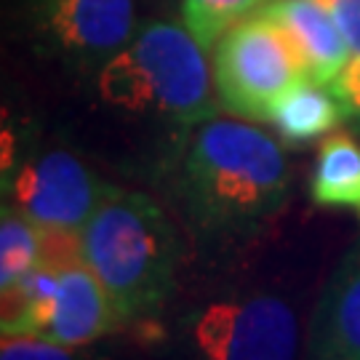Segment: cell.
I'll return each mask as SVG.
<instances>
[{"label":"cell","mask_w":360,"mask_h":360,"mask_svg":"<svg viewBox=\"0 0 360 360\" xmlns=\"http://www.w3.org/2000/svg\"><path fill=\"white\" fill-rule=\"evenodd\" d=\"M171 193L198 235L243 240L285 208L291 168L267 131L243 117H208L174 155Z\"/></svg>","instance_id":"obj_1"},{"label":"cell","mask_w":360,"mask_h":360,"mask_svg":"<svg viewBox=\"0 0 360 360\" xmlns=\"http://www.w3.org/2000/svg\"><path fill=\"white\" fill-rule=\"evenodd\" d=\"M83 254L120 321L147 318L174 294L179 240L150 195L112 187L83 227Z\"/></svg>","instance_id":"obj_2"},{"label":"cell","mask_w":360,"mask_h":360,"mask_svg":"<svg viewBox=\"0 0 360 360\" xmlns=\"http://www.w3.org/2000/svg\"><path fill=\"white\" fill-rule=\"evenodd\" d=\"M206 49L176 22H150L110 56L96 86L107 104L193 129L221 110Z\"/></svg>","instance_id":"obj_3"},{"label":"cell","mask_w":360,"mask_h":360,"mask_svg":"<svg viewBox=\"0 0 360 360\" xmlns=\"http://www.w3.org/2000/svg\"><path fill=\"white\" fill-rule=\"evenodd\" d=\"M211 72L219 107L243 120H270L272 104L304 77L288 38L262 11L221 35Z\"/></svg>","instance_id":"obj_4"},{"label":"cell","mask_w":360,"mask_h":360,"mask_svg":"<svg viewBox=\"0 0 360 360\" xmlns=\"http://www.w3.org/2000/svg\"><path fill=\"white\" fill-rule=\"evenodd\" d=\"M187 334L211 360H288L299 347L294 309L267 294L211 302L190 318Z\"/></svg>","instance_id":"obj_5"},{"label":"cell","mask_w":360,"mask_h":360,"mask_svg":"<svg viewBox=\"0 0 360 360\" xmlns=\"http://www.w3.org/2000/svg\"><path fill=\"white\" fill-rule=\"evenodd\" d=\"M110 190L75 153L56 147L27 155L8 184L6 203L35 227L83 230Z\"/></svg>","instance_id":"obj_6"},{"label":"cell","mask_w":360,"mask_h":360,"mask_svg":"<svg viewBox=\"0 0 360 360\" xmlns=\"http://www.w3.org/2000/svg\"><path fill=\"white\" fill-rule=\"evenodd\" d=\"M43 51L75 65H99L136 35L134 0H30Z\"/></svg>","instance_id":"obj_7"},{"label":"cell","mask_w":360,"mask_h":360,"mask_svg":"<svg viewBox=\"0 0 360 360\" xmlns=\"http://www.w3.org/2000/svg\"><path fill=\"white\" fill-rule=\"evenodd\" d=\"M259 11L281 27L304 77L334 89L347 67L349 46L328 0H267Z\"/></svg>","instance_id":"obj_8"},{"label":"cell","mask_w":360,"mask_h":360,"mask_svg":"<svg viewBox=\"0 0 360 360\" xmlns=\"http://www.w3.org/2000/svg\"><path fill=\"white\" fill-rule=\"evenodd\" d=\"M307 349L323 360H360V238L339 262L309 321Z\"/></svg>","instance_id":"obj_9"},{"label":"cell","mask_w":360,"mask_h":360,"mask_svg":"<svg viewBox=\"0 0 360 360\" xmlns=\"http://www.w3.org/2000/svg\"><path fill=\"white\" fill-rule=\"evenodd\" d=\"M120 321L115 304L89 267L59 272L56 304L46 336L65 347H86Z\"/></svg>","instance_id":"obj_10"},{"label":"cell","mask_w":360,"mask_h":360,"mask_svg":"<svg viewBox=\"0 0 360 360\" xmlns=\"http://www.w3.org/2000/svg\"><path fill=\"white\" fill-rule=\"evenodd\" d=\"M347 117L345 104L334 91L309 77H302L272 104L270 120L281 139L288 144H307L321 139Z\"/></svg>","instance_id":"obj_11"},{"label":"cell","mask_w":360,"mask_h":360,"mask_svg":"<svg viewBox=\"0 0 360 360\" xmlns=\"http://www.w3.org/2000/svg\"><path fill=\"white\" fill-rule=\"evenodd\" d=\"M309 198L318 208H339L360 219V142L349 134L326 136L309 176Z\"/></svg>","instance_id":"obj_12"},{"label":"cell","mask_w":360,"mask_h":360,"mask_svg":"<svg viewBox=\"0 0 360 360\" xmlns=\"http://www.w3.org/2000/svg\"><path fill=\"white\" fill-rule=\"evenodd\" d=\"M59 272L35 267L25 281L0 291V334L46 336L53 318Z\"/></svg>","instance_id":"obj_13"},{"label":"cell","mask_w":360,"mask_h":360,"mask_svg":"<svg viewBox=\"0 0 360 360\" xmlns=\"http://www.w3.org/2000/svg\"><path fill=\"white\" fill-rule=\"evenodd\" d=\"M40 230L16 214L8 203L0 206V291L25 281L38 267Z\"/></svg>","instance_id":"obj_14"},{"label":"cell","mask_w":360,"mask_h":360,"mask_svg":"<svg viewBox=\"0 0 360 360\" xmlns=\"http://www.w3.org/2000/svg\"><path fill=\"white\" fill-rule=\"evenodd\" d=\"M264 3L267 0H181V25L211 51L224 32L254 16Z\"/></svg>","instance_id":"obj_15"},{"label":"cell","mask_w":360,"mask_h":360,"mask_svg":"<svg viewBox=\"0 0 360 360\" xmlns=\"http://www.w3.org/2000/svg\"><path fill=\"white\" fill-rule=\"evenodd\" d=\"M328 6H331L349 46L347 67L342 70V75L331 91L339 96V102L345 104L347 117L360 123V0H328Z\"/></svg>","instance_id":"obj_16"},{"label":"cell","mask_w":360,"mask_h":360,"mask_svg":"<svg viewBox=\"0 0 360 360\" xmlns=\"http://www.w3.org/2000/svg\"><path fill=\"white\" fill-rule=\"evenodd\" d=\"M32 120L16 104L0 99V193L8 195L13 174L30 155Z\"/></svg>","instance_id":"obj_17"},{"label":"cell","mask_w":360,"mask_h":360,"mask_svg":"<svg viewBox=\"0 0 360 360\" xmlns=\"http://www.w3.org/2000/svg\"><path fill=\"white\" fill-rule=\"evenodd\" d=\"M38 267H46L51 272L86 267L83 230H72V227H38Z\"/></svg>","instance_id":"obj_18"},{"label":"cell","mask_w":360,"mask_h":360,"mask_svg":"<svg viewBox=\"0 0 360 360\" xmlns=\"http://www.w3.org/2000/svg\"><path fill=\"white\" fill-rule=\"evenodd\" d=\"M0 358L3 360H65L72 349L56 345L49 336L38 334H0Z\"/></svg>","instance_id":"obj_19"},{"label":"cell","mask_w":360,"mask_h":360,"mask_svg":"<svg viewBox=\"0 0 360 360\" xmlns=\"http://www.w3.org/2000/svg\"><path fill=\"white\" fill-rule=\"evenodd\" d=\"M0 206H6V195L0 193Z\"/></svg>","instance_id":"obj_20"}]
</instances>
